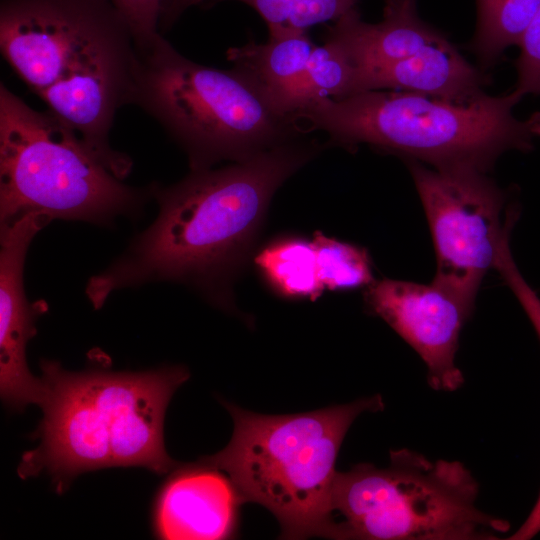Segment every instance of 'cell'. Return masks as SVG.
<instances>
[{
  "label": "cell",
  "instance_id": "24",
  "mask_svg": "<svg viewBox=\"0 0 540 540\" xmlns=\"http://www.w3.org/2000/svg\"><path fill=\"white\" fill-rule=\"evenodd\" d=\"M205 1L207 0H162L159 28L164 32L187 8Z\"/></svg>",
  "mask_w": 540,
  "mask_h": 540
},
{
  "label": "cell",
  "instance_id": "3",
  "mask_svg": "<svg viewBox=\"0 0 540 540\" xmlns=\"http://www.w3.org/2000/svg\"><path fill=\"white\" fill-rule=\"evenodd\" d=\"M45 392L39 445L23 454V479L48 474L58 493L83 472L140 466L163 474L175 467L166 452L164 416L175 390L189 378L186 368L142 372L63 369L42 360Z\"/></svg>",
  "mask_w": 540,
  "mask_h": 540
},
{
  "label": "cell",
  "instance_id": "7",
  "mask_svg": "<svg viewBox=\"0 0 540 540\" xmlns=\"http://www.w3.org/2000/svg\"><path fill=\"white\" fill-rule=\"evenodd\" d=\"M479 484L459 461L392 450L387 467L336 473L324 537L357 540H497L509 523L477 507Z\"/></svg>",
  "mask_w": 540,
  "mask_h": 540
},
{
  "label": "cell",
  "instance_id": "13",
  "mask_svg": "<svg viewBox=\"0 0 540 540\" xmlns=\"http://www.w3.org/2000/svg\"><path fill=\"white\" fill-rule=\"evenodd\" d=\"M487 84V76L443 36L411 57L360 73L357 93L391 89L463 104L482 96Z\"/></svg>",
  "mask_w": 540,
  "mask_h": 540
},
{
  "label": "cell",
  "instance_id": "19",
  "mask_svg": "<svg viewBox=\"0 0 540 540\" xmlns=\"http://www.w3.org/2000/svg\"><path fill=\"white\" fill-rule=\"evenodd\" d=\"M321 281L331 291L367 287L375 279L364 247L315 231L312 239Z\"/></svg>",
  "mask_w": 540,
  "mask_h": 540
},
{
  "label": "cell",
  "instance_id": "16",
  "mask_svg": "<svg viewBox=\"0 0 540 540\" xmlns=\"http://www.w3.org/2000/svg\"><path fill=\"white\" fill-rule=\"evenodd\" d=\"M253 262L262 280L279 297L315 301L323 294L312 240L278 236L257 251Z\"/></svg>",
  "mask_w": 540,
  "mask_h": 540
},
{
  "label": "cell",
  "instance_id": "2",
  "mask_svg": "<svg viewBox=\"0 0 540 540\" xmlns=\"http://www.w3.org/2000/svg\"><path fill=\"white\" fill-rule=\"evenodd\" d=\"M0 48L18 77L121 179L132 160L109 133L132 101L139 53L110 0H1Z\"/></svg>",
  "mask_w": 540,
  "mask_h": 540
},
{
  "label": "cell",
  "instance_id": "25",
  "mask_svg": "<svg viewBox=\"0 0 540 540\" xmlns=\"http://www.w3.org/2000/svg\"><path fill=\"white\" fill-rule=\"evenodd\" d=\"M540 532V493L526 520L507 539L508 540H529Z\"/></svg>",
  "mask_w": 540,
  "mask_h": 540
},
{
  "label": "cell",
  "instance_id": "20",
  "mask_svg": "<svg viewBox=\"0 0 540 540\" xmlns=\"http://www.w3.org/2000/svg\"><path fill=\"white\" fill-rule=\"evenodd\" d=\"M255 11L267 24L269 36L336 21L356 8L358 0H238Z\"/></svg>",
  "mask_w": 540,
  "mask_h": 540
},
{
  "label": "cell",
  "instance_id": "6",
  "mask_svg": "<svg viewBox=\"0 0 540 540\" xmlns=\"http://www.w3.org/2000/svg\"><path fill=\"white\" fill-rule=\"evenodd\" d=\"M138 53L131 103L182 147L192 171L247 160L306 132L236 67L222 70L196 63L162 35Z\"/></svg>",
  "mask_w": 540,
  "mask_h": 540
},
{
  "label": "cell",
  "instance_id": "4",
  "mask_svg": "<svg viewBox=\"0 0 540 540\" xmlns=\"http://www.w3.org/2000/svg\"><path fill=\"white\" fill-rule=\"evenodd\" d=\"M522 98L513 90L460 104L413 92L368 90L324 98L293 115L303 128L323 131L348 150L368 144L436 169L488 173L503 153L528 152L540 139V112L525 119L513 113Z\"/></svg>",
  "mask_w": 540,
  "mask_h": 540
},
{
  "label": "cell",
  "instance_id": "22",
  "mask_svg": "<svg viewBox=\"0 0 540 540\" xmlns=\"http://www.w3.org/2000/svg\"><path fill=\"white\" fill-rule=\"evenodd\" d=\"M515 61L517 82L514 90L524 97L540 95V8L526 28Z\"/></svg>",
  "mask_w": 540,
  "mask_h": 540
},
{
  "label": "cell",
  "instance_id": "1",
  "mask_svg": "<svg viewBox=\"0 0 540 540\" xmlns=\"http://www.w3.org/2000/svg\"><path fill=\"white\" fill-rule=\"evenodd\" d=\"M298 138L219 169L190 171L165 188L154 184L159 211L85 293L99 309L115 291L146 283L189 285L234 310L233 284L248 263L278 188L316 156Z\"/></svg>",
  "mask_w": 540,
  "mask_h": 540
},
{
  "label": "cell",
  "instance_id": "23",
  "mask_svg": "<svg viewBox=\"0 0 540 540\" xmlns=\"http://www.w3.org/2000/svg\"><path fill=\"white\" fill-rule=\"evenodd\" d=\"M494 268L517 297L540 340V298L523 278L513 260L510 233L503 237L499 245Z\"/></svg>",
  "mask_w": 540,
  "mask_h": 540
},
{
  "label": "cell",
  "instance_id": "12",
  "mask_svg": "<svg viewBox=\"0 0 540 540\" xmlns=\"http://www.w3.org/2000/svg\"><path fill=\"white\" fill-rule=\"evenodd\" d=\"M239 491L223 471L203 463L175 471L158 493L153 511L161 539H226L235 534Z\"/></svg>",
  "mask_w": 540,
  "mask_h": 540
},
{
  "label": "cell",
  "instance_id": "18",
  "mask_svg": "<svg viewBox=\"0 0 540 540\" xmlns=\"http://www.w3.org/2000/svg\"><path fill=\"white\" fill-rule=\"evenodd\" d=\"M477 26L471 48L484 66L518 45L540 8V0H476Z\"/></svg>",
  "mask_w": 540,
  "mask_h": 540
},
{
  "label": "cell",
  "instance_id": "8",
  "mask_svg": "<svg viewBox=\"0 0 540 540\" xmlns=\"http://www.w3.org/2000/svg\"><path fill=\"white\" fill-rule=\"evenodd\" d=\"M153 190L125 184L71 127L0 85V224L42 212L109 226Z\"/></svg>",
  "mask_w": 540,
  "mask_h": 540
},
{
  "label": "cell",
  "instance_id": "14",
  "mask_svg": "<svg viewBox=\"0 0 540 540\" xmlns=\"http://www.w3.org/2000/svg\"><path fill=\"white\" fill-rule=\"evenodd\" d=\"M330 30L348 47L358 76L411 57L444 36L420 18L416 0H386L383 18L375 24L363 21L357 9H352Z\"/></svg>",
  "mask_w": 540,
  "mask_h": 540
},
{
  "label": "cell",
  "instance_id": "5",
  "mask_svg": "<svg viewBox=\"0 0 540 540\" xmlns=\"http://www.w3.org/2000/svg\"><path fill=\"white\" fill-rule=\"evenodd\" d=\"M224 405L234 422L231 440L200 462L225 472L244 502L273 513L283 538L324 537L340 446L360 414L383 409L382 397L290 415Z\"/></svg>",
  "mask_w": 540,
  "mask_h": 540
},
{
  "label": "cell",
  "instance_id": "9",
  "mask_svg": "<svg viewBox=\"0 0 540 540\" xmlns=\"http://www.w3.org/2000/svg\"><path fill=\"white\" fill-rule=\"evenodd\" d=\"M420 197L436 253L433 283L471 310L501 240L517 217L504 191L472 168L436 169L405 159Z\"/></svg>",
  "mask_w": 540,
  "mask_h": 540
},
{
  "label": "cell",
  "instance_id": "10",
  "mask_svg": "<svg viewBox=\"0 0 540 540\" xmlns=\"http://www.w3.org/2000/svg\"><path fill=\"white\" fill-rule=\"evenodd\" d=\"M364 302L418 353L431 388L454 392L464 384L456 354L460 332L473 310L433 282L394 279L367 286Z\"/></svg>",
  "mask_w": 540,
  "mask_h": 540
},
{
  "label": "cell",
  "instance_id": "11",
  "mask_svg": "<svg viewBox=\"0 0 540 540\" xmlns=\"http://www.w3.org/2000/svg\"><path fill=\"white\" fill-rule=\"evenodd\" d=\"M52 220L42 212H30L0 224V392L4 403L16 410L40 405L45 392L42 378L29 371L26 347L47 304L29 301L23 275L33 238Z\"/></svg>",
  "mask_w": 540,
  "mask_h": 540
},
{
  "label": "cell",
  "instance_id": "21",
  "mask_svg": "<svg viewBox=\"0 0 540 540\" xmlns=\"http://www.w3.org/2000/svg\"><path fill=\"white\" fill-rule=\"evenodd\" d=\"M127 22L138 51L149 48L158 32L162 0H110Z\"/></svg>",
  "mask_w": 540,
  "mask_h": 540
},
{
  "label": "cell",
  "instance_id": "15",
  "mask_svg": "<svg viewBox=\"0 0 540 540\" xmlns=\"http://www.w3.org/2000/svg\"><path fill=\"white\" fill-rule=\"evenodd\" d=\"M314 47L307 31H292L269 36L265 43L252 41L230 48L227 57L258 85L279 112L290 115V95Z\"/></svg>",
  "mask_w": 540,
  "mask_h": 540
},
{
  "label": "cell",
  "instance_id": "17",
  "mask_svg": "<svg viewBox=\"0 0 540 540\" xmlns=\"http://www.w3.org/2000/svg\"><path fill=\"white\" fill-rule=\"evenodd\" d=\"M357 79L358 68L348 47L329 30L325 43L314 47L290 95L287 111L293 115L315 101L356 94Z\"/></svg>",
  "mask_w": 540,
  "mask_h": 540
}]
</instances>
